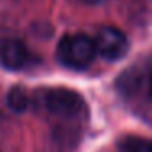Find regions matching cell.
Segmentation results:
<instances>
[{"label":"cell","instance_id":"7","mask_svg":"<svg viewBox=\"0 0 152 152\" xmlns=\"http://www.w3.org/2000/svg\"><path fill=\"white\" fill-rule=\"evenodd\" d=\"M82 2L87 5H100V4H103L105 0H82Z\"/></svg>","mask_w":152,"mask_h":152},{"label":"cell","instance_id":"1","mask_svg":"<svg viewBox=\"0 0 152 152\" xmlns=\"http://www.w3.org/2000/svg\"><path fill=\"white\" fill-rule=\"evenodd\" d=\"M56 56L62 66L69 69L82 70L93 62L96 56V48L92 38L82 33L66 34L61 38L56 49Z\"/></svg>","mask_w":152,"mask_h":152},{"label":"cell","instance_id":"2","mask_svg":"<svg viewBox=\"0 0 152 152\" xmlns=\"http://www.w3.org/2000/svg\"><path fill=\"white\" fill-rule=\"evenodd\" d=\"M41 105L51 115L61 118H72L83 111V98L74 90L67 88H49L41 95Z\"/></svg>","mask_w":152,"mask_h":152},{"label":"cell","instance_id":"4","mask_svg":"<svg viewBox=\"0 0 152 152\" xmlns=\"http://www.w3.org/2000/svg\"><path fill=\"white\" fill-rule=\"evenodd\" d=\"M28 49L20 39L4 38L0 39V66L8 70H20L28 62Z\"/></svg>","mask_w":152,"mask_h":152},{"label":"cell","instance_id":"8","mask_svg":"<svg viewBox=\"0 0 152 152\" xmlns=\"http://www.w3.org/2000/svg\"><path fill=\"white\" fill-rule=\"evenodd\" d=\"M149 93H151V98H152V80H151V88H149Z\"/></svg>","mask_w":152,"mask_h":152},{"label":"cell","instance_id":"6","mask_svg":"<svg viewBox=\"0 0 152 152\" xmlns=\"http://www.w3.org/2000/svg\"><path fill=\"white\" fill-rule=\"evenodd\" d=\"M7 103L10 106V110L17 113H23L25 110H28V105H30V96H28V92L25 87L17 85L8 92L7 96Z\"/></svg>","mask_w":152,"mask_h":152},{"label":"cell","instance_id":"5","mask_svg":"<svg viewBox=\"0 0 152 152\" xmlns=\"http://www.w3.org/2000/svg\"><path fill=\"white\" fill-rule=\"evenodd\" d=\"M119 152H152V141L139 136H126L118 142Z\"/></svg>","mask_w":152,"mask_h":152},{"label":"cell","instance_id":"3","mask_svg":"<svg viewBox=\"0 0 152 152\" xmlns=\"http://www.w3.org/2000/svg\"><path fill=\"white\" fill-rule=\"evenodd\" d=\"M93 43H95V48H96V54H100L106 61L123 59L129 49L126 34L113 26L100 28Z\"/></svg>","mask_w":152,"mask_h":152}]
</instances>
